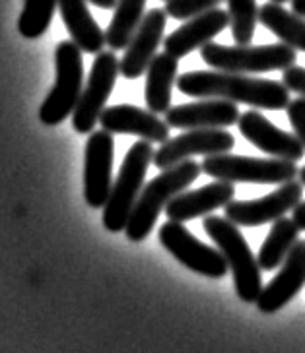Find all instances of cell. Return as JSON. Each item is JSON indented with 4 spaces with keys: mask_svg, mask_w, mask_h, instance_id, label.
Instances as JSON below:
<instances>
[{
    "mask_svg": "<svg viewBox=\"0 0 305 353\" xmlns=\"http://www.w3.org/2000/svg\"><path fill=\"white\" fill-rule=\"evenodd\" d=\"M175 83L181 94L199 99H226L266 111H282L290 103V90L282 82L237 72L195 70L181 74Z\"/></svg>",
    "mask_w": 305,
    "mask_h": 353,
    "instance_id": "1",
    "label": "cell"
},
{
    "mask_svg": "<svg viewBox=\"0 0 305 353\" xmlns=\"http://www.w3.org/2000/svg\"><path fill=\"white\" fill-rule=\"evenodd\" d=\"M200 173H202V167L197 165V161L185 159L177 165L161 171L156 179H152L146 187L142 188L135 210L128 218L125 228L128 241L140 243L146 239L150 231L156 225L159 214L166 210L173 198L185 192L190 183L199 179Z\"/></svg>",
    "mask_w": 305,
    "mask_h": 353,
    "instance_id": "2",
    "label": "cell"
},
{
    "mask_svg": "<svg viewBox=\"0 0 305 353\" xmlns=\"http://www.w3.org/2000/svg\"><path fill=\"white\" fill-rule=\"evenodd\" d=\"M202 228L224 254V259L228 260L237 297L243 303H257L263 291V276H261L263 270L257 259L253 256L251 247L245 241L242 231L230 219L220 216L204 218Z\"/></svg>",
    "mask_w": 305,
    "mask_h": 353,
    "instance_id": "3",
    "label": "cell"
},
{
    "mask_svg": "<svg viewBox=\"0 0 305 353\" xmlns=\"http://www.w3.org/2000/svg\"><path fill=\"white\" fill-rule=\"evenodd\" d=\"M152 159H154V150L146 140L135 142L126 152L121 171L104 206V228L107 231L111 233L125 231L135 204L144 188L142 185H144L146 171Z\"/></svg>",
    "mask_w": 305,
    "mask_h": 353,
    "instance_id": "4",
    "label": "cell"
},
{
    "mask_svg": "<svg viewBox=\"0 0 305 353\" xmlns=\"http://www.w3.org/2000/svg\"><path fill=\"white\" fill-rule=\"evenodd\" d=\"M202 61L212 70L237 74H263L273 70H286L295 66L297 54L295 49L286 43L274 45H218L208 43L200 49Z\"/></svg>",
    "mask_w": 305,
    "mask_h": 353,
    "instance_id": "5",
    "label": "cell"
},
{
    "mask_svg": "<svg viewBox=\"0 0 305 353\" xmlns=\"http://www.w3.org/2000/svg\"><path fill=\"white\" fill-rule=\"evenodd\" d=\"M55 63L57 82L39 109V119L47 126H57L66 121L74 113L84 90L82 51L72 41L59 43L55 51Z\"/></svg>",
    "mask_w": 305,
    "mask_h": 353,
    "instance_id": "6",
    "label": "cell"
},
{
    "mask_svg": "<svg viewBox=\"0 0 305 353\" xmlns=\"http://www.w3.org/2000/svg\"><path fill=\"white\" fill-rule=\"evenodd\" d=\"M200 167H202V173H206L216 181H226V183L284 185V183L295 181L297 176V167L294 161H286L278 157L263 159V157L220 154V156L204 157Z\"/></svg>",
    "mask_w": 305,
    "mask_h": 353,
    "instance_id": "7",
    "label": "cell"
},
{
    "mask_svg": "<svg viewBox=\"0 0 305 353\" xmlns=\"http://www.w3.org/2000/svg\"><path fill=\"white\" fill-rule=\"evenodd\" d=\"M121 74L119 59L115 51H101L95 57L88 83L82 90L80 101L72 113V126L80 134H92L94 126L99 123V117L106 111V105L115 88L117 78Z\"/></svg>",
    "mask_w": 305,
    "mask_h": 353,
    "instance_id": "8",
    "label": "cell"
},
{
    "mask_svg": "<svg viewBox=\"0 0 305 353\" xmlns=\"http://www.w3.org/2000/svg\"><path fill=\"white\" fill-rule=\"evenodd\" d=\"M158 239L190 272H197L212 280H220L230 270L228 260L224 259L220 250L204 245L179 221L164 223L159 228Z\"/></svg>",
    "mask_w": 305,
    "mask_h": 353,
    "instance_id": "9",
    "label": "cell"
},
{
    "mask_svg": "<svg viewBox=\"0 0 305 353\" xmlns=\"http://www.w3.org/2000/svg\"><path fill=\"white\" fill-rule=\"evenodd\" d=\"M233 145H235V138L226 128L185 130L183 134L173 136L159 145V150L154 152L152 163L161 171H166L185 159H190L193 156L208 157L230 154Z\"/></svg>",
    "mask_w": 305,
    "mask_h": 353,
    "instance_id": "10",
    "label": "cell"
},
{
    "mask_svg": "<svg viewBox=\"0 0 305 353\" xmlns=\"http://www.w3.org/2000/svg\"><path fill=\"white\" fill-rule=\"evenodd\" d=\"M302 198L304 185L299 181H290L263 198L232 200L226 206V218L237 228H259L284 218L288 212H292L302 202Z\"/></svg>",
    "mask_w": 305,
    "mask_h": 353,
    "instance_id": "11",
    "label": "cell"
},
{
    "mask_svg": "<svg viewBox=\"0 0 305 353\" xmlns=\"http://www.w3.org/2000/svg\"><path fill=\"white\" fill-rule=\"evenodd\" d=\"M113 134L107 130L92 132L86 144L84 167V198L88 206L104 208L113 187L111 171H113Z\"/></svg>",
    "mask_w": 305,
    "mask_h": 353,
    "instance_id": "12",
    "label": "cell"
},
{
    "mask_svg": "<svg viewBox=\"0 0 305 353\" xmlns=\"http://www.w3.org/2000/svg\"><path fill=\"white\" fill-rule=\"evenodd\" d=\"M237 128L247 142H251L266 156L294 161V163L304 159L305 145L297 140V136L288 134L282 128L274 126L259 111H247L239 114Z\"/></svg>",
    "mask_w": 305,
    "mask_h": 353,
    "instance_id": "13",
    "label": "cell"
},
{
    "mask_svg": "<svg viewBox=\"0 0 305 353\" xmlns=\"http://www.w3.org/2000/svg\"><path fill=\"white\" fill-rule=\"evenodd\" d=\"M166 21L168 14L164 8H152L144 14L132 39L126 45L123 61L119 63L121 76H125L126 80H137L142 74H146L152 59L156 57L159 43L164 41Z\"/></svg>",
    "mask_w": 305,
    "mask_h": 353,
    "instance_id": "14",
    "label": "cell"
},
{
    "mask_svg": "<svg viewBox=\"0 0 305 353\" xmlns=\"http://www.w3.org/2000/svg\"><path fill=\"white\" fill-rule=\"evenodd\" d=\"M305 285V239H297L282 262L278 274L264 285L257 307L264 314H274L294 299Z\"/></svg>",
    "mask_w": 305,
    "mask_h": 353,
    "instance_id": "15",
    "label": "cell"
},
{
    "mask_svg": "<svg viewBox=\"0 0 305 353\" xmlns=\"http://www.w3.org/2000/svg\"><path fill=\"white\" fill-rule=\"evenodd\" d=\"M99 123L109 134H132L150 144H164L169 140V125L158 114L144 111L137 105L106 107Z\"/></svg>",
    "mask_w": 305,
    "mask_h": 353,
    "instance_id": "16",
    "label": "cell"
},
{
    "mask_svg": "<svg viewBox=\"0 0 305 353\" xmlns=\"http://www.w3.org/2000/svg\"><path fill=\"white\" fill-rule=\"evenodd\" d=\"M239 109L226 99H200L195 103L171 107L166 113L169 128L197 130V128H228L237 125Z\"/></svg>",
    "mask_w": 305,
    "mask_h": 353,
    "instance_id": "17",
    "label": "cell"
},
{
    "mask_svg": "<svg viewBox=\"0 0 305 353\" xmlns=\"http://www.w3.org/2000/svg\"><path fill=\"white\" fill-rule=\"evenodd\" d=\"M228 26H230L228 10L214 8V10L204 12L197 18H190V20L185 21L173 33H169L166 41H164L166 52H169L175 59H183L189 52L208 45Z\"/></svg>",
    "mask_w": 305,
    "mask_h": 353,
    "instance_id": "18",
    "label": "cell"
},
{
    "mask_svg": "<svg viewBox=\"0 0 305 353\" xmlns=\"http://www.w3.org/2000/svg\"><path fill=\"white\" fill-rule=\"evenodd\" d=\"M233 196H235L233 183L216 181V183H210L206 187L177 194L166 206V216L169 218V221L185 223L189 219L202 218L214 210L226 208L233 200Z\"/></svg>",
    "mask_w": 305,
    "mask_h": 353,
    "instance_id": "19",
    "label": "cell"
},
{
    "mask_svg": "<svg viewBox=\"0 0 305 353\" xmlns=\"http://www.w3.org/2000/svg\"><path fill=\"white\" fill-rule=\"evenodd\" d=\"M59 10L70 41L82 52L97 54L107 45L106 32L97 26L92 12L88 10L86 0H59Z\"/></svg>",
    "mask_w": 305,
    "mask_h": 353,
    "instance_id": "20",
    "label": "cell"
},
{
    "mask_svg": "<svg viewBox=\"0 0 305 353\" xmlns=\"http://www.w3.org/2000/svg\"><path fill=\"white\" fill-rule=\"evenodd\" d=\"M177 66H179V59L171 57L166 51L152 59L146 70V92H144L148 111L161 114L171 109V92L177 82Z\"/></svg>",
    "mask_w": 305,
    "mask_h": 353,
    "instance_id": "21",
    "label": "cell"
},
{
    "mask_svg": "<svg viewBox=\"0 0 305 353\" xmlns=\"http://www.w3.org/2000/svg\"><path fill=\"white\" fill-rule=\"evenodd\" d=\"M259 21L276 35L280 43H286L295 51L305 52V18L282 8V4L266 2L259 8Z\"/></svg>",
    "mask_w": 305,
    "mask_h": 353,
    "instance_id": "22",
    "label": "cell"
},
{
    "mask_svg": "<svg viewBox=\"0 0 305 353\" xmlns=\"http://www.w3.org/2000/svg\"><path fill=\"white\" fill-rule=\"evenodd\" d=\"M297 233L299 229L295 228L294 219L280 218L273 223L270 233L266 235L263 247L259 250V266L264 272H273L282 266L286 256L290 254V250L297 243Z\"/></svg>",
    "mask_w": 305,
    "mask_h": 353,
    "instance_id": "23",
    "label": "cell"
},
{
    "mask_svg": "<svg viewBox=\"0 0 305 353\" xmlns=\"http://www.w3.org/2000/svg\"><path fill=\"white\" fill-rule=\"evenodd\" d=\"M144 6H146V0H119L117 2L113 20L106 32L107 45L111 47V51L126 49V45L130 43L140 21L144 18Z\"/></svg>",
    "mask_w": 305,
    "mask_h": 353,
    "instance_id": "24",
    "label": "cell"
},
{
    "mask_svg": "<svg viewBox=\"0 0 305 353\" xmlns=\"http://www.w3.org/2000/svg\"><path fill=\"white\" fill-rule=\"evenodd\" d=\"M59 0H26L18 18V32L26 39H37L47 32Z\"/></svg>",
    "mask_w": 305,
    "mask_h": 353,
    "instance_id": "25",
    "label": "cell"
},
{
    "mask_svg": "<svg viewBox=\"0 0 305 353\" xmlns=\"http://www.w3.org/2000/svg\"><path fill=\"white\" fill-rule=\"evenodd\" d=\"M226 2H228L233 41L237 45H249L259 23L257 0H226Z\"/></svg>",
    "mask_w": 305,
    "mask_h": 353,
    "instance_id": "26",
    "label": "cell"
},
{
    "mask_svg": "<svg viewBox=\"0 0 305 353\" xmlns=\"http://www.w3.org/2000/svg\"><path fill=\"white\" fill-rule=\"evenodd\" d=\"M224 0H166V14L173 20H190L204 12L218 8Z\"/></svg>",
    "mask_w": 305,
    "mask_h": 353,
    "instance_id": "27",
    "label": "cell"
},
{
    "mask_svg": "<svg viewBox=\"0 0 305 353\" xmlns=\"http://www.w3.org/2000/svg\"><path fill=\"white\" fill-rule=\"evenodd\" d=\"M286 113H288L290 125L294 128V134L305 145V97L292 99L288 103V107H286Z\"/></svg>",
    "mask_w": 305,
    "mask_h": 353,
    "instance_id": "28",
    "label": "cell"
},
{
    "mask_svg": "<svg viewBox=\"0 0 305 353\" xmlns=\"http://www.w3.org/2000/svg\"><path fill=\"white\" fill-rule=\"evenodd\" d=\"M282 83L290 92L299 94V97H305V68L302 66H290L282 74Z\"/></svg>",
    "mask_w": 305,
    "mask_h": 353,
    "instance_id": "29",
    "label": "cell"
},
{
    "mask_svg": "<svg viewBox=\"0 0 305 353\" xmlns=\"http://www.w3.org/2000/svg\"><path fill=\"white\" fill-rule=\"evenodd\" d=\"M292 219H294L295 228L299 229V231H305V202H299L292 210Z\"/></svg>",
    "mask_w": 305,
    "mask_h": 353,
    "instance_id": "30",
    "label": "cell"
},
{
    "mask_svg": "<svg viewBox=\"0 0 305 353\" xmlns=\"http://www.w3.org/2000/svg\"><path fill=\"white\" fill-rule=\"evenodd\" d=\"M86 2L94 4L97 8H104V10H111V8H115L119 0H86Z\"/></svg>",
    "mask_w": 305,
    "mask_h": 353,
    "instance_id": "31",
    "label": "cell"
},
{
    "mask_svg": "<svg viewBox=\"0 0 305 353\" xmlns=\"http://www.w3.org/2000/svg\"><path fill=\"white\" fill-rule=\"evenodd\" d=\"M292 12L299 18H305V0H290Z\"/></svg>",
    "mask_w": 305,
    "mask_h": 353,
    "instance_id": "32",
    "label": "cell"
},
{
    "mask_svg": "<svg viewBox=\"0 0 305 353\" xmlns=\"http://www.w3.org/2000/svg\"><path fill=\"white\" fill-rule=\"evenodd\" d=\"M297 176H299V183L305 187V167H302V169L297 171Z\"/></svg>",
    "mask_w": 305,
    "mask_h": 353,
    "instance_id": "33",
    "label": "cell"
},
{
    "mask_svg": "<svg viewBox=\"0 0 305 353\" xmlns=\"http://www.w3.org/2000/svg\"><path fill=\"white\" fill-rule=\"evenodd\" d=\"M270 2H276V4H284V2H290V0H270Z\"/></svg>",
    "mask_w": 305,
    "mask_h": 353,
    "instance_id": "34",
    "label": "cell"
}]
</instances>
